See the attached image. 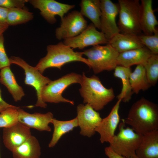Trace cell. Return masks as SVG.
<instances>
[{"mask_svg":"<svg viewBox=\"0 0 158 158\" xmlns=\"http://www.w3.org/2000/svg\"><path fill=\"white\" fill-rule=\"evenodd\" d=\"M125 122L142 135L158 130L157 105L142 97L132 106Z\"/></svg>","mask_w":158,"mask_h":158,"instance_id":"obj_1","label":"cell"},{"mask_svg":"<svg viewBox=\"0 0 158 158\" xmlns=\"http://www.w3.org/2000/svg\"><path fill=\"white\" fill-rule=\"evenodd\" d=\"M47 50L46 55L40 59L35 66L42 74L48 68H56L61 69L65 64L73 61L81 62L89 67L87 59L83 56V52L75 51L63 42L49 45L47 47Z\"/></svg>","mask_w":158,"mask_h":158,"instance_id":"obj_2","label":"cell"},{"mask_svg":"<svg viewBox=\"0 0 158 158\" xmlns=\"http://www.w3.org/2000/svg\"><path fill=\"white\" fill-rule=\"evenodd\" d=\"M79 90L83 103L90 105L95 110L102 109L115 97L113 89H107L102 84L99 78L93 75L87 77L84 72Z\"/></svg>","mask_w":158,"mask_h":158,"instance_id":"obj_3","label":"cell"},{"mask_svg":"<svg viewBox=\"0 0 158 158\" xmlns=\"http://www.w3.org/2000/svg\"><path fill=\"white\" fill-rule=\"evenodd\" d=\"M83 52L87 57L89 68L95 74L112 71L117 66V59L119 53L108 44L94 46Z\"/></svg>","mask_w":158,"mask_h":158,"instance_id":"obj_4","label":"cell"},{"mask_svg":"<svg viewBox=\"0 0 158 158\" xmlns=\"http://www.w3.org/2000/svg\"><path fill=\"white\" fill-rule=\"evenodd\" d=\"M124 119L118 126L119 132L109 142V147L117 154L130 158L135 154L143 135L135 132L131 128L126 127Z\"/></svg>","mask_w":158,"mask_h":158,"instance_id":"obj_5","label":"cell"},{"mask_svg":"<svg viewBox=\"0 0 158 158\" xmlns=\"http://www.w3.org/2000/svg\"><path fill=\"white\" fill-rule=\"evenodd\" d=\"M118 27L122 33L138 35L142 32L140 24V3L138 0H119Z\"/></svg>","mask_w":158,"mask_h":158,"instance_id":"obj_6","label":"cell"},{"mask_svg":"<svg viewBox=\"0 0 158 158\" xmlns=\"http://www.w3.org/2000/svg\"><path fill=\"white\" fill-rule=\"evenodd\" d=\"M82 79V75L71 73L54 81H51L42 90V97L43 101L45 103H57L63 102L74 105L73 101L64 98L62 94L71 85L75 83L80 84Z\"/></svg>","mask_w":158,"mask_h":158,"instance_id":"obj_7","label":"cell"},{"mask_svg":"<svg viewBox=\"0 0 158 158\" xmlns=\"http://www.w3.org/2000/svg\"><path fill=\"white\" fill-rule=\"evenodd\" d=\"M9 59L11 64L18 65L24 70L25 75V84L32 86L35 90L37 100L35 106L46 108L47 104L42 100V92L45 86L51 80L47 77L43 75L35 67L29 65L20 58L12 56Z\"/></svg>","mask_w":158,"mask_h":158,"instance_id":"obj_8","label":"cell"},{"mask_svg":"<svg viewBox=\"0 0 158 158\" xmlns=\"http://www.w3.org/2000/svg\"><path fill=\"white\" fill-rule=\"evenodd\" d=\"M87 26V21L80 12L72 11L61 19L60 26L55 30L56 37L59 40L73 37L81 33Z\"/></svg>","mask_w":158,"mask_h":158,"instance_id":"obj_9","label":"cell"},{"mask_svg":"<svg viewBox=\"0 0 158 158\" xmlns=\"http://www.w3.org/2000/svg\"><path fill=\"white\" fill-rule=\"evenodd\" d=\"M100 30L109 41L120 30L116 21L119 6L110 0H101Z\"/></svg>","mask_w":158,"mask_h":158,"instance_id":"obj_10","label":"cell"},{"mask_svg":"<svg viewBox=\"0 0 158 158\" xmlns=\"http://www.w3.org/2000/svg\"><path fill=\"white\" fill-rule=\"evenodd\" d=\"M63 42L73 49H82L90 46L108 44V40L104 34L102 32L98 31L94 25L91 23L79 35L64 40Z\"/></svg>","mask_w":158,"mask_h":158,"instance_id":"obj_11","label":"cell"},{"mask_svg":"<svg viewBox=\"0 0 158 158\" xmlns=\"http://www.w3.org/2000/svg\"><path fill=\"white\" fill-rule=\"evenodd\" d=\"M28 2L40 11L42 17L49 23L56 22V16L61 19L65 14L75 7V5L61 3L54 0H30Z\"/></svg>","mask_w":158,"mask_h":158,"instance_id":"obj_12","label":"cell"},{"mask_svg":"<svg viewBox=\"0 0 158 158\" xmlns=\"http://www.w3.org/2000/svg\"><path fill=\"white\" fill-rule=\"evenodd\" d=\"M78 126L80 128V134L90 137L95 133V129L102 118L99 113L90 105L81 104L77 107Z\"/></svg>","mask_w":158,"mask_h":158,"instance_id":"obj_13","label":"cell"},{"mask_svg":"<svg viewBox=\"0 0 158 158\" xmlns=\"http://www.w3.org/2000/svg\"><path fill=\"white\" fill-rule=\"evenodd\" d=\"M31 135L30 128L18 121L11 127L4 128L3 143L5 147L12 152Z\"/></svg>","mask_w":158,"mask_h":158,"instance_id":"obj_14","label":"cell"},{"mask_svg":"<svg viewBox=\"0 0 158 158\" xmlns=\"http://www.w3.org/2000/svg\"><path fill=\"white\" fill-rule=\"evenodd\" d=\"M121 101V99H118L108 115L102 118L95 129L96 132L100 135V140L102 143L105 142L109 143L115 135L116 130L120 122L118 112Z\"/></svg>","mask_w":158,"mask_h":158,"instance_id":"obj_15","label":"cell"},{"mask_svg":"<svg viewBox=\"0 0 158 158\" xmlns=\"http://www.w3.org/2000/svg\"><path fill=\"white\" fill-rule=\"evenodd\" d=\"M18 111V121L25 126L40 131L51 130L49 124L54 118L53 114L48 112L44 114L35 113L31 114L20 108Z\"/></svg>","mask_w":158,"mask_h":158,"instance_id":"obj_16","label":"cell"},{"mask_svg":"<svg viewBox=\"0 0 158 158\" xmlns=\"http://www.w3.org/2000/svg\"><path fill=\"white\" fill-rule=\"evenodd\" d=\"M152 0H141L140 3L139 22L141 31L144 35H152L158 32V22L152 8Z\"/></svg>","mask_w":158,"mask_h":158,"instance_id":"obj_17","label":"cell"},{"mask_svg":"<svg viewBox=\"0 0 158 158\" xmlns=\"http://www.w3.org/2000/svg\"><path fill=\"white\" fill-rule=\"evenodd\" d=\"M152 54L145 47L121 52L119 53L117 58V65L126 67H130L135 65L144 66Z\"/></svg>","mask_w":158,"mask_h":158,"instance_id":"obj_18","label":"cell"},{"mask_svg":"<svg viewBox=\"0 0 158 158\" xmlns=\"http://www.w3.org/2000/svg\"><path fill=\"white\" fill-rule=\"evenodd\" d=\"M135 154L141 158H158V130L143 135Z\"/></svg>","mask_w":158,"mask_h":158,"instance_id":"obj_19","label":"cell"},{"mask_svg":"<svg viewBox=\"0 0 158 158\" xmlns=\"http://www.w3.org/2000/svg\"><path fill=\"white\" fill-rule=\"evenodd\" d=\"M108 44L119 53L145 47L141 42L138 35L120 32L110 39Z\"/></svg>","mask_w":158,"mask_h":158,"instance_id":"obj_20","label":"cell"},{"mask_svg":"<svg viewBox=\"0 0 158 158\" xmlns=\"http://www.w3.org/2000/svg\"><path fill=\"white\" fill-rule=\"evenodd\" d=\"M0 70V82L7 88L15 102L20 100L25 94L22 87L17 82L10 66Z\"/></svg>","mask_w":158,"mask_h":158,"instance_id":"obj_21","label":"cell"},{"mask_svg":"<svg viewBox=\"0 0 158 158\" xmlns=\"http://www.w3.org/2000/svg\"><path fill=\"white\" fill-rule=\"evenodd\" d=\"M12 152L13 158H40L41 147L37 138L31 135Z\"/></svg>","mask_w":158,"mask_h":158,"instance_id":"obj_22","label":"cell"},{"mask_svg":"<svg viewBox=\"0 0 158 158\" xmlns=\"http://www.w3.org/2000/svg\"><path fill=\"white\" fill-rule=\"evenodd\" d=\"M79 5L80 12L83 16L89 19L97 28L100 30V0H82Z\"/></svg>","mask_w":158,"mask_h":158,"instance_id":"obj_23","label":"cell"},{"mask_svg":"<svg viewBox=\"0 0 158 158\" xmlns=\"http://www.w3.org/2000/svg\"><path fill=\"white\" fill-rule=\"evenodd\" d=\"M131 72L130 67L117 66L114 69V77L120 78L122 84L121 92L117 97L118 99H121L124 102L129 101L133 93L129 80V76Z\"/></svg>","mask_w":158,"mask_h":158,"instance_id":"obj_24","label":"cell"},{"mask_svg":"<svg viewBox=\"0 0 158 158\" xmlns=\"http://www.w3.org/2000/svg\"><path fill=\"white\" fill-rule=\"evenodd\" d=\"M129 80L133 93L138 94L141 90L145 91L151 86L147 79L144 66L137 65L129 76Z\"/></svg>","mask_w":158,"mask_h":158,"instance_id":"obj_25","label":"cell"},{"mask_svg":"<svg viewBox=\"0 0 158 158\" xmlns=\"http://www.w3.org/2000/svg\"><path fill=\"white\" fill-rule=\"evenodd\" d=\"M51 123L53 124L54 129L52 139L49 144V147H54L63 135L78 126L76 117L67 121H59L53 118Z\"/></svg>","mask_w":158,"mask_h":158,"instance_id":"obj_26","label":"cell"},{"mask_svg":"<svg viewBox=\"0 0 158 158\" xmlns=\"http://www.w3.org/2000/svg\"><path fill=\"white\" fill-rule=\"evenodd\" d=\"M33 17V13L25 8L8 9L6 23L8 26L15 25L28 22Z\"/></svg>","mask_w":158,"mask_h":158,"instance_id":"obj_27","label":"cell"},{"mask_svg":"<svg viewBox=\"0 0 158 158\" xmlns=\"http://www.w3.org/2000/svg\"><path fill=\"white\" fill-rule=\"evenodd\" d=\"M148 81L154 86L158 80V54H152L144 66Z\"/></svg>","mask_w":158,"mask_h":158,"instance_id":"obj_28","label":"cell"},{"mask_svg":"<svg viewBox=\"0 0 158 158\" xmlns=\"http://www.w3.org/2000/svg\"><path fill=\"white\" fill-rule=\"evenodd\" d=\"M18 108H9L0 113V128H8L18 122Z\"/></svg>","mask_w":158,"mask_h":158,"instance_id":"obj_29","label":"cell"},{"mask_svg":"<svg viewBox=\"0 0 158 158\" xmlns=\"http://www.w3.org/2000/svg\"><path fill=\"white\" fill-rule=\"evenodd\" d=\"M138 36L142 44L152 54H158V31L152 35H140Z\"/></svg>","mask_w":158,"mask_h":158,"instance_id":"obj_30","label":"cell"},{"mask_svg":"<svg viewBox=\"0 0 158 158\" xmlns=\"http://www.w3.org/2000/svg\"><path fill=\"white\" fill-rule=\"evenodd\" d=\"M3 34L0 36V69L11 64L10 59L6 54L4 46Z\"/></svg>","mask_w":158,"mask_h":158,"instance_id":"obj_31","label":"cell"},{"mask_svg":"<svg viewBox=\"0 0 158 158\" xmlns=\"http://www.w3.org/2000/svg\"><path fill=\"white\" fill-rule=\"evenodd\" d=\"M28 0H0V6L7 9L14 8H24Z\"/></svg>","mask_w":158,"mask_h":158,"instance_id":"obj_32","label":"cell"},{"mask_svg":"<svg viewBox=\"0 0 158 158\" xmlns=\"http://www.w3.org/2000/svg\"><path fill=\"white\" fill-rule=\"evenodd\" d=\"M104 151L106 155L109 158H129L117 154L109 146L105 147Z\"/></svg>","mask_w":158,"mask_h":158,"instance_id":"obj_33","label":"cell"},{"mask_svg":"<svg viewBox=\"0 0 158 158\" xmlns=\"http://www.w3.org/2000/svg\"><path fill=\"white\" fill-rule=\"evenodd\" d=\"M9 108H18L20 107L10 104L4 101L2 97L1 91L0 89V113Z\"/></svg>","mask_w":158,"mask_h":158,"instance_id":"obj_34","label":"cell"},{"mask_svg":"<svg viewBox=\"0 0 158 158\" xmlns=\"http://www.w3.org/2000/svg\"><path fill=\"white\" fill-rule=\"evenodd\" d=\"M8 11V9L0 6V23L7 24L6 22Z\"/></svg>","mask_w":158,"mask_h":158,"instance_id":"obj_35","label":"cell"},{"mask_svg":"<svg viewBox=\"0 0 158 158\" xmlns=\"http://www.w3.org/2000/svg\"><path fill=\"white\" fill-rule=\"evenodd\" d=\"M8 26L7 24L0 23V36L3 34V33L8 29Z\"/></svg>","mask_w":158,"mask_h":158,"instance_id":"obj_36","label":"cell"},{"mask_svg":"<svg viewBox=\"0 0 158 158\" xmlns=\"http://www.w3.org/2000/svg\"><path fill=\"white\" fill-rule=\"evenodd\" d=\"M130 158H140L137 156H136L135 154H134L132 156H131Z\"/></svg>","mask_w":158,"mask_h":158,"instance_id":"obj_37","label":"cell"},{"mask_svg":"<svg viewBox=\"0 0 158 158\" xmlns=\"http://www.w3.org/2000/svg\"></svg>","mask_w":158,"mask_h":158,"instance_id":"obj_38","label":"cell"}]
</instances>
